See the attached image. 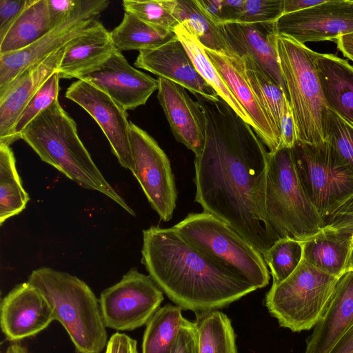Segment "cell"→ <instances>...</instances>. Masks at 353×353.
<instances>
[{
	"label": "cell",
	"instance_id": "obj_37",
	"mask_svg": "<svg viewBox=\"0 0 353 353\" xmlns=\"http://www.w3.org/2000/svg\"><path fill=\"white\" fill-rule=\"evenodd\" d=\"M325 140L353 170V126L328 108Z\"/></svg>",
	"mask_w": 353,
	"mask_h": 353
},
{
	"label": "cell",
	"instance_id": "obj_19",
	"mask_svg": "<svg viewBox=\"0 0 353 353\" xmlns=\"http://www.w3.org/2000/svg\"><path fill=\"white\" fill-rule=\"evenodd\" d=\"M219 26L227 48L240 57H252L283 90L288 99L277 52L275 23L230 22Z\"/></svg>",
	"mask_w": 353,
	"mask_h": 353
},
{
	"label": "cell",
	"instance_id": "obj_47",
	"mask_svg": "<svg viewBox=\"0 0 353 353\" xmlns=\"http://www.w3.org/2000/svg\"><path fill=\"white\" fill-rule=\"evenodd\" d=\"M325 0H283V13L303 10L325 2Z\"/></svg>",
	"mask_w": 353,
	"mask_h": 353
},
{
	"label": "cell",
	"instance_id": "obj_51",
	"mask_svg": "<svg viewBox=\"0 0 353 353\" xmlns=\"http://www.w3.org/2000/svg\"><path fill=\"white\" fill-rule=\"evenodd\" d=\"M350 270H353V244H352V248H351V250H350V254H349V256H348V259L347 261L345 271Z\"/></svg>",
	"mask_w": 353,
	"mask_h": 353
},
{
	"label": "cell",
	"instance_id": "obj_8",
	"mask_svg": "<svg viewBox=\"0 0 353 353\" xmlns=\"http://www.w3.org/2000/svg\"><path fill=\"white\" fill-rule=\"evenodd\" d=\"M337 279L302 259L288 278L272 285L265 305L280 326L309 330L324 314Z\"/></svg>",
	"mask_w": 353,
	"mask_h": 353
},
{
	"label": "cell",
	"instance_id": "obj_16",
	"mask_svg": "<svg viewBox=\"0 0 353 353\" xmlns=\"http://www.w3.org/2000/svg\"><path fill=\"white\" fill-rule=\"evenodd\" d=\"M54 321V312L48 301L28 281L16 285L1 299V328L10 342L34 336Z\"/></svg>",
	"mask_w": 353,
	"mask_h": 353
},
{
	"label": "cell",
	"instance_id": "obj_28",
	"mask_svg": "<svg viewBox=\"0 0 353 353\" xmlns=\"http://www.w3.org/2000/svg\"><path fill=\"white\" fill-rule=\"evenodd\" d=\"M174 32L183 45L200 75L215 90L218 96L253 129L254 125L251 119L208 59L201 43L180 24L175 28Z\"/></svg>",
	"mask_w": 353,
	"mask_h": 353
},
{
	"label": "cell",
	"instance_id": "obj_20",
	"mask_svg": "<svg viewBox=\"0 0 353 353\" xmlns=\"http://www.w3.org/2000/svg\"><path fill=\"white\" fill-rule=\"evenodd\" d=\"M158 81L157 98L174 138L195 157L199 156L205 134V117L201 106L183 86L163 78H158Z\"/></svg>",
	"mask_w": 353,
	"mask_h": 353
},
{
	"label": "cell",
	"instance_id": "obj_43",
	"mask_svg": "<svg viewBox=\"0 0 353 353\" xmlns=\"http://www.w3.org/2000/svg\"><path fill=\"white\" fill-rule=\"evenodd\" d=\"M51 21L56 26L70 15L80 5L81 0H47Z\"/></svg>",
	"mask_w": 353,
	"mask_h": 353
},
{
	"label": "cell",
	"instance_id": "obj_50",
	"mask_svg": "<svg viewBox=\"0 0 353 353\" xmlns=\"http://www.w3.org/2000/svg\"><path fill=\"white\" fill-rule=\"evenodd\" d=\"M3 353H31L20 341L11 342Z\"/></svg>",
	"mask_w": 353,
	"mask_h": 353
},
{
	"label": "cell",
	"instance_id": "obj_49",
	"mask_svg": "<svg viewBox=\"0 0 353 353\" xmlns=\"http://www.w3.org/2000/svg\"><path fill=\"white\" fill-rule=\"evenodd\" d=\"M330 353H353V327L342 337Z\"/></svg>",
	"mask_w": 353,
	"mask_h": 353
},
{
	"label": "cell",
	"instance_id": "obj_2",
	"mask_svg": "<svg viewBox=\"0 0 353 353\" xmlns=\"http://www.w3.org/2000/svg\"><path fill=\"white\" fill-rule=\"evenodd\" d=\"M141 254L149 276L184 310H218L257 290L190 246L173 227L143 230Z\"/></svg>",
	"mask_w": 353,
	"mask_h": 353
},
{
	"label": "cell",
	"instance_id": "obj_7",
	"mask_svg": "<svg viewBox=\"0 0 353 353\" xmlns=\"http://www.w3.org/2000/svg\"><path fill=\"white\" fill-rule=\"evenodd\" d=\"M173 228L190 246L256 289L268 285L270 271L261 253L220 219L190 213Z\"/></svg>",
	"mask_w": 353,
	"mask_h": 353
},
{
	"label": "cell",
	"instance_id": "obj_17",
	"mask_svg": "<svg viewBox=\"0 0 353 353\" xmlns=\"http://www.w3.org/2000/svg\"><path fill=\"white\" fill-rule=\"evenodd\" d=\"M204 50L234 97L251 119L254 132L268 148L270 152L276 150L280 145V132L253 92L245 74L243 58L229 49L214 51L204 48Z\"/></svg>",
	"mask_w": 353,
	"mask_h": 353
},
{
	"label": "cell",
	"instance_id": "obj_36",
	"mask_svg": "<svg viewBox=\"0 0 353 353\" xmlns=\"http://www.w3.org/2000/svg\"><path fill=\"white\" fill-rule=\"evenodd\" d=\"M60 79L57 72L52 74L23 110L14 126L17 140L21 139L22 131L34 118L58 100Z\"/></svg>",
	"mask_w": 353,
	"mask_h": 353
},
{
	"label": "cell",
	"instance_id": "obj_35",
	"mask_svg": "<svg viewBox=\"0 0 353 353\" xmlns=\"http://www.w3.org/2000/svg\"><path fill=\"white\" fill-rule=\"evenodd\" d=\"M176 0H124L125 12L133 14L143 21L174 31L179 25L174 11Z\"/></svg>",
	"mask_w": 353,
	"mask_h": 353
},
{
	"label": "cell",
	"instance_id": "obj_41",
	"mask_svg": "<svg viewBox=\"0 0 353 353\" xmlns=\"http://www.w3.org/2000/svg\"><path fill=\"white\" fill-rule=\"evenodd\" d=\"M28 0L0 1V41L23 12Z\"/></svg>",
	"mask_w": 353,
	"mask_h": 353
},
{
	"label": "cell",
	"instance_id": "obj_18",
	"mask_svg": "<svg viewBox=\"0 0 353 353\" xmlns=\"http://www.w3.org/2000/svg\"><path fill=\"white\" fill-rule=\"evenodd\" d=\"M70 42L28 67L0 95V144L10 145L17 141L14 126L21 113L46 81L57 72Z\"/></svg>",
	"mask_w": 353,
	"mask_h": 353
},
{
	"label": "cell",
	"instance_id": "obj_34",
	"mask_svg": "<svg viewBox=\"0 0 353 353\" xmlns=\"http://www.w3.org/2000/svg\"><path fill=\"white\" fill-rule=\"evenodd\" d=\"M276 284L288 278L303 259L302 241L293 238L279 239L263 256Z\"/></svg>",
	"mask_w": 353,
	"mask_h": 353
},
{
	"label": "cell",
	"instance_id": "obj_44",
	"mask_svg": "<svg viewBox=\"0 0 353 353\" xmlns=\"http://www.w3.org/2000/svg\"><path fill=\"white\" fill-rule=\"evenodd\" d=\"M105 353H139L137 341L125 333L115 332L108 341Z\"/></svg>",
	"mask_w": 353,
	"mask_h": 353
},
{
	"label": "cell",
	"instance_id": "obj_13",
	"mask_svg": "<svg viewBox=\"0 0 353 353\" xmlns=\"http://www.w3.org/2000/svg\"><path fill=\"white\" fill-rule=\"evenodd\" d=\"M278 35L305 44L310 41H336L353 32V0H325L312 8L284 14L275 23Z\"/></svg>",
	"mask_w": 353,
	"mask_h": 353
},
{
	"label": "cell",
	"instance_id": "obj_39",
	"mask_svg": "<svg viewBox=\"0 0 353 353\" xmlns=\"http://www.w3.org/2000/svg\"><path fill=\"white\" fill-rule=\"evenodd\" d=\"M321 229L351 235L353 239V196L322 218Z\"/></svg>",
	"mask_w": 353,
	"mask_h": 353
},
{
	"label": "cell",
	"instance_id": "obj_1",
	"mask_svg": "<svg viewBox=\"0 0 353 353\" xmlns=\"http://www.w3.org/2000/svg\"><path fill=\"white\" fill-rule=\"evenodd\" d=\"M192 94L205 117L203 149L194 159L195 201L263 256L279 239L265 214L268 152L225 101Z\"/></svg>",
	"mask_w": 353,
	"mask_h": 353
},
{
	"label": "cell",
	"instance_id": "obj_15",
	"mask_svg": "<svg viewBox=\"0 0 353 353\" xmlns=\"http://www.w3.org/2000/svg\"><path fill=\"white\" fill-rule=\"evenodd\" d=\"M78 79L105 92L126 111L144 105L159 85L158 79L132 66L117 49L105 62Z\"/></svg>",
	"mask_w": 353,
	"mask_h": 353
},
{
	"label": "cell",
	"instance_id": "obj_27",
	"mask_svg": "<svg viewBox=\"0 0 353 353\" xmlns=\"http://www.w3.org/2000/svg\"><path fill=\"white\" fill-rule=\"evenodd\" d=\"M110 35L116 49L139 52L157 48L176 37L174 31L152 26L126 12Z\"/></svg>",
	"mask_w": 353,
	"mask_h": 353
},
{
	"label": "cell",
	"instance_id": "obj_5",
	"mask_svg": "<svg viewBox=\"0 0 353 353\" xmlns=\"http://www.w3.org/2000/svg\"><path fill=\"white\" fill-rule=\"evenodd\" d=\"M265 205L268 224L279 239L303 241L322 228L321 216L301 182L292 148L268 152Z\"/></svg>",
	"mask_w": 353,
	"mask_h": 353
},
{
	"label": "cell",
	"instance_id": "obj_9",
	"mask_svg": "<svg viewBox=\"0 0 353 353\" xmlns=\"http://www.w3.org/2000/svg\"><path fill=\"white\" fill-rule=\"evenodd\" d=\"M292 150L302 185L321 218L353 196V170L330 143L298 141Z\"/></svg>",
	"mask_w": 353,
	"mask_h": 353
},
{
	"label": "cell",
	"instance_id": "obj_45",
	"mask_svg": "<svg viewBox=\"0 0 353 353\" xmlns=\"http://www.w3.org/2000/svg\"><path fill=\"white\" fill-rule=\"evenodd\" d=\"M245 0H222L223 23L236 21L241 16Z\"/></svg>",
	"mask_w": 353,
	"mask_h": 353
},
{
	"label": "cell",
	"instance_id": "obj_33",
	"mask_svg": "<svg viewBox=\"0 0 353 353\" xmlns=\"http://www.w3.org/2000/svg\"><path fill=\"white\" fill-rule=\"evenodd\" d=\"M241 58L253 92L280 132L281 119L289 100L283 90L252 57L245 56Z\"/></svg>",
	"mask_w": 353,
	"mask_h": 353
},
{
	"label": "cell",
	"instance_id": "obj_48",
	"mask_svg": "<svg viewBox=\"0 0 353 353\" xmlns=\"http://www.w3.org/2000/svg\"><path fill=\"white\" fill-rule=\"evenodd\" d=\"M335 43L343 56L353 61V32L339 36Z\"/></svg>",
	"mask_w": 353,
	"mask_h": 353
},
{
	"label": "cell",
	"instance_id": "obj_25",
	"mask_svg": "<svg viewBox=\"0 0 353 353\" xmlns=\"http://www.w3.org/2000/svg\"><path fill=\"white\" fill-rule=\"evenodd\" d=\"M352 244L351 235L321 229L302 241L303 259L319 270L339 278L345 271Z\"/></svg>",
	"mask_w": 353,
	"mask_h": 353
},
{
	"label": "cell",
	"instance_id": "obj_29",
	"mask_svg": "<svg viewBox=\"0 0 353 353\" xmlns=\"http://www.w3.org/2000/svg\"><path fill=\"white\" fill-rule=\"evenodd\" d=\"M198 353H238L230 319L219 310L196 313Z\"/></svg>",
	"mask_w": 353,
	"mask_h": 353
},
{
	"label": "cell",
	"instance_id": "obj_42",
	"mask_svg": "<svg viewBox=\"0 0 353 353\" xmlns=\"http://www.w3.org/2000/svg\"><path fill=\"white\" fill-rule=\"evenodd\" d=\"M280 134L281 139L279 148H292L298 141L296 127L290 102L284 108L281 119Z\"/></svg>",
	"mask_w": 353,
	"mask_h": 353
},
{
	"label": "cell",
	"instance_id": "obj_30",
	"mask_svg": "<svg viewBox=\"0 0 353 353\" xmlns=\"http://www.w3.org/2000/svg\"><path fill=\"white\" fill-rule=\"evenodd\" d=\"M185 318L182 308L166 304L147 323L142 341V353H171Z\"/></svg>",
	"mask_w": 353,
	"mask_h": 353
},
{
	"label": "cell",
	"instance_id": "obj_46",
	"mask_svg": "<svg viewBox=\"0 0 353 353\" xmlns=\"http://www.w3.org/2000/svg\"><path fill=\"white\" fill-rule=\"evenodd\" d=\"M203 12L217 25L223 23L222 0H196Z\"/></svg>",
	"mask_w": 353,
	"mask_h": 353
},
{
	"label": "cell",
	"instance_id": "obj_24",
	"mask_svg": "<svg viewBox=\"0 0 353 353\" xmlns=\"http://www.w3.org/2000/svg\"><path fill=\"white\" fill-rule=\"evenodd\" d=\"M315 63L327 107L353 126V66L333 54L317 52Z\"/></svg>",
	"mask_w": 353,
	"mask_h": 353
},
{
	"label": "cell",
	"instance_id": "obj_23",
	"mask_svg": "<svg viewBox=\"0 0 353 353\" xmlns=\"http://www.w3.org/2000/svg\"><path fill=\"white\" fill-rule=\"evenodd\" d=\"M110 32L97 20L68 45L57 72L79 79L105 62L115 50Z\"/></svg>",
	"mask_w": 353,
	"mask_h": 353
},
{
	"label": "cell",
	"instance_id": "obj_26",
	"mask_svg": "<svg viewBox=\"0 0 353 353\" xmlns=\"http://www.w3.org/2000/svg\"><path fill=\"white\" fill-rule=\"evenodd\" d=\"M54 27L47 0H28L23 12L0 41V56L30 46Z\"/></svg>",
	"mask_w": 353,
	"mask_h": 353
},
{
	"label": "cell",
	"instance_id": "obj_12",
	"mask_svg": "<svg viewBox=\"0 0 353 353\" xmlns=\"http://www.w3.org/2000/svg\"><path fill=\"white\" fill-rule=\"evenodd\" d=\"M107 0H81L68 17L30 46L0 56V95L31 65L82 34L109 5Z\"/></svg>",
	"mask_w": 353,
	"mask_h": 353
},
{
	"label": "cell",
	"instance_id": "obj_22",
	"mask_svg": "<svg viewBox=\"0 0 353 353\" xmlns=\"http://www.w3.org/2000/svg\"><path fill=\"white\" fill-rule=\"evenodd\" d=\"M353 327V270L337 279L327 307L306 339L304 353H330Z\"/></svg>",
	"mask_w": 353,
	"mask_h": 353
},
{
	"label": "cell",
	"instance_id": "obj_21",
	"mask_svg": "<svg viewBox=\"0 0 353 353\" xmlns=\"http://www.w3.org/2000/svg\"><path fill=\"white\" fill-rule=\"evenodd\" d=\"M134 65L176 83L192 93L212 99L219 97L198 72L176 35L157 48L140 51Z\"/></svg>",
	"mask_w": 353,
	"mask_h": 353
},
{
	"label": "cell",
	"instance_id": "obj_32",
	"mask_svg": "<svg viewBox=\"0 0 353 353\" xmlns=\"http://www.w3.org/2000/svg\"><path fill=\"white\" fill-rule=\"evenodd\" d=\"M174 14L179 24L204 48L214 51L228 49L219 25L203 12L196 0H176Z\"/></svg>",
	"mask_w": 353,
	"mask_h": 353
},
{
	"label": "cell",
	"instance_id": "obj_11",
	"mask_svg": "<svg viewBox=\"0 0 353 353\" xmlns=\"http://www.w3.org/2000/svg\"><path fill=\"white\" fill-rule=\"evenodd\" d=\"M132 174L151 207L163 221L174 214L177 190L170 162L157 142L145 130L130 123Z\"/></svg>",
	"mask_w": 353,
	"mask_h": 353
},
{
	"label": "cell",
	"instance_id": "obj_38",
	"mask_svg": "<svg viewBox=\"0 0 353 353\" xmlns=\"http://www.w3.org/2000/svg\"><path fill=\"white\" fill-rule=\"evenodd\" d=\"M283 13V0H245L243 10L234 22L276 23Z\"/></svg>",
	"mask_w": 353,
	"mask_h": 353
},
{
	"label": "cell",
	"instance_id": "obj_10",
	"mask_svg": "<svg viewBox=\"0 0 353 353\" xmlns=\"http://www.w3.org/2000/svg\"><path fill=\"white\" fill-rule=\"evenodd\" d=\"M106 327L131 331L146 325L163 301V292L149 275L130 269L99 299Z\"/></svg>",
	"mask_w": 353,
	"mask_h": 353
},
{
	"label": "cell",
	"instance_id": "obj_4",
	"mask_svg": "<svg viewBox=\"0 0 353 353\" xmlns=\"http://www.w3.org/2000/svg\"><path fill=\"white\" fill-rule=\"evenodd\" d=\"M28 282L51 305L55 321L64 327L77 353H101L108 343L99 301L79 278L50 268L36 269Z\"/></svg>",
	"mask_w": 353,
	"mask_h": 353
},
{
	"label": "cell",
	"instance_id": "obj_6",
	"mask_svg": "<svg viewBox=\"0 0 353 353\" xmlns=\"http://www.w3.org/2000/svg\"><path fill=\"white\" fill-rule=\"evenodd\" d=\"M276 48L298 141L310 145L326 141L328 107L316 66L317 52L292 38L278 34Z\"/></svg>",
	"mask_w": 353,
	"mask_h": 353
},
{
	"label": "cell",
	"instance_id": "obj_3",
	"mask_svg": "<svg viewBox=\"0 0 353 353\" xmlns=\"http://www.w3.org/2000/svg\"><path fill=\"white\" fill-rule=\"evenodd\" d=\"M24 140L45 163L84 188L96 190L128 213L134 210L107 181L81 141L74 119L59 100L34 118L22 131Z\"/></svg>",
	"mask_w": 353,
	"mask_h": 353
},
{
	"label": "cell",
	"instance_id": "obj_14",
	"mask_svg": "<svg viewBox=\"0 0 353 353\" xmlns=\"http://www.w3.org/2000/svg\"><path fill=\"white\" fill-rule=\"evenodd\" d=\"M65 97L84 109L97 123L108 139L120 165L133 171L127 111L105 92L78 79L67 89Z\"/></svg>",
	"mask_w": 353,
	"mask_h": 353
},
{
	"label": "cell",
	"instance_id": "obj_40",
	"mask_svg": "<svg viewBox=\"0 0 353 353\" xmlns=\"http://www.w3.org/2000/svg\"><path fill=\"white\" fill-rule=\"evenodd\" d=\"M171 353H198L197 330L194 322L184 319Z\"/></svg>",
	"mask_w": 353,
	"mask_h": 353
},
{
	"label": "cell",
	"instance_id": "obj_31",
	"mask_svg": "<svg viewBox=\"0 0 353 353\" xmlns=\"http://www.w3.org/2000/svg\"><path fill=\"white\" fill-rule=\"evenodd\" d=\"M29 201L10 145L0 144V224L19 214Z\"/></svg>",
	"mask_w": 353,
	"mask_h": 353
}]
</instances>
